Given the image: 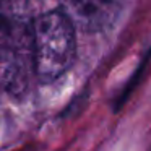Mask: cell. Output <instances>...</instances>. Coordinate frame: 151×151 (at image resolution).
Segmentation results:
<instances>
[{
  "label": "cell",
  "mask_w": 151,
  "mask_h": 151,
  "mask_svg": "<svg viewBox=\"0 0 151 151\" xmlns=\"http://www.w3.org/2000/svg\"><path fill=\"white\" fill-rule=\"evenodd\" d=\"M62 10L85 31L106 29L117 15V0H60Z\"/></svg>",
  "instance_id": "3957f363"
},
{
  "label": "cell",
  "mask_w": 151,
  "mask_h": 151,
  "mask_svg": "<svg viewBox=\"0 0 151 151\" xmlns=\"http://www.w3.org/2000/svg\"><path fill=\"white\" fill-rule=\"evenodd\" d=\"M76 54L75 24L63 10L42 13L34 20V75L42 83L60 78Z\"/></svg>",
  "instance_id": "7a4b0ae2"
},
{
  "label": "cell",
  "mask_w": 151,
  "mask_h": 151,
  "mask_svg": "<svg viewBox=\"0 0 151 151\" xmlns=\"http://www.w3.org/2000/svg\"><path fill=\"white\" fill-rule=\"evenodd\" d=\"M34 20L28 0H0V88L13 96L34 73Z\"/></svg>",
  "instance_id": "6da1fadb"
}]
</instances>
